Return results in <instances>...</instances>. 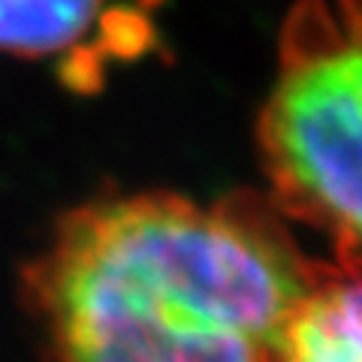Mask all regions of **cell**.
Wrapping results in <instances>:
<instances>
[{"label": "cell", "instance_id": "1", "mask_svg": "<svg viewBox=\"0 0 362 362\" xmlns=\"http://www.w3.org/2000/svg\"><path fill=\"white\" fill-rule=\"evenodd\" d=\"M329 263L266 197H97L21 272L52 362H284L287 329Z\"/></svg>", "mask_w": 362, "mask_h": 362}, {"label": "cell", "instance_id": "2", "mask_svg": "<svg viewBox=\"0 0 362 362\" xmlns=\"http://www.w3.org/2000/svg\"><path fill=\"white\" fill-rule=\"evenodd\" d=\"M359 9L299 0L281 30L278 73L257 121L266 199L317 230L335 266L359 263Z\"/></svg>", "mask_w": 362, "mask_h": 362}, {"label": "cell", "instance_id": "3", "mask_svg": "<svg viewBox=\"0 0 362 362\" xmlns=\"http://www.w3.org/2000/svg\"><path fill=\"white\" fill-rule=\"evenodd\" d=\"M284 362H359V281L329 263L287 329Z\"/></svg>", "mask_w": 362, "mask_h": 362}, {"label": "cell", "instance_id": "4", "mask_svg": "<svg viewBox=\"0 0 362 362\" xmlns=\"http://www.w3.org/2000/svg\"><path fill=\"white\" fill-rule=\"evenodd\" d=\"M103 0H0V52L49 58L70 52L100 16Z\"/></svg>", "mask_w": 362, "mask_h": 362}]
</instances>
